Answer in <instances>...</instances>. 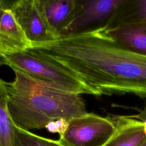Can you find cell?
<instances>
[{
	"mask_svg": "<svg viewBox=\"0 0 146 146\" xmlns=\"http://www.w3.org/2000/svg\"><path fill=\"white\" fill-rule=\"evenodd\" d=\"M29 48L78 76L101 96L146 98V56L124 48L102 29L32 43Z\"/></svg>",
	"mask_w": 146,
	"mask_h": 146,
	"instance_id": "1",
	"label": "cell"
},
{
	"mask_svg": "<svg viewBox=\"0 0 146 146\" xmlns=\"http://www.w3.org/2000/svg\"><path fill=\"white\" fill-rule=\"evenodd\" d=\"M15 79L6 82L7 105L15 125L29 131L44 128L51 121H68L85 115L86 106L80 95L61 86L11 68Z\"/></svg>",
	"mask_w": 146,
	"mask_h": 146,
	"instance_id": "2",
	"label": "cell"
},
{
	"mask_svg": "<svg viewBox=\"0 0 146 146\" xmlns=\"http://www.w3.org/2000/svg\"><path fill=\"white\" fill-rule=\"evenodd\" d=\"M8 66L30 75L58 84L70 92L80 95H101L78 76L58 65L38 51L29 48L6 56Z\"/></svg>",
	"mask_w": 146,
	"mask_h": 146,
	"instance_id": "3",
	"label": "cell"
},
{
	"mask_svg": "<svg viewBox=\"0 0 146 146\" xmlns=\"http://www.w3.org/2000/svg\"><path fill=\"white\" fill-rule=\"evenodd\" d=\"M115 129L114 117L87 112L70 121L66 132L58 140L66 146H104Z\"/></svg>",
	"mask_w": 146,
	"mask_h": 146,
	"instance_id": "4",
	"label": "cell"
},
{
	"mask_svg": "<svg viewBox=\"0 0 146 146\" xmlns=\"http://www.w3.org/2000/svg\"><path fill=\"white\" fill-rule=\"evenodd\" d=\"M123 0H76L73 18L60 36L104 28Z\"/></svg>",
	"mask_w": 146,
	"mask_h": 146,
	"instance_id": "5",
	"label": "cell"
},
{
	"mask_svg": "<svg viewBox=\"0 0 146 146\" xmlns=\"http://www.w3.org/2000/svg\"><path fill=\"white\" fill-rule=\"evenodd\" d=\"M11 9L30 44L58 38L49 26L38 0L11 1Z\"/></svg>",
	"mask_w": 146,
	"mask_h": 146,
	"instance_id": "6",
	"label": "cell"
},
{
	"mask_svg": "<svg viewBox=\"0 0 146 146\" xmlns=\"http://www.w3.org/2000/svg\"><path fill=\"white\" fill-rule=\"evenodd\" d=\"M11 1L0 0V43L5 56L23 51L30 43L11 9Z\"/></svg>",
	"mask_w": 146,
	"mask_h": 146,
	"instance_id": "7",
	"label": "cell"
},
{
	"mask_svg": "<svg viewBox=\"0 0 146 146\" xmlns=\"http://www.w3.org/2000/svg\"><path fill=\"white\" fill-rule=\"evenodd\" d=\"M45 18L59 37L71 22L76 9V0H38Z\"/></svg>",
	"mask_w": 146,
	"mask_h": 146,
	"instance_id": "8",
	"label": "cell"
},
{
	"mask_svg": "<svg viewBox=\"0 0 146 146\" xmlns=\"http://www.w3.org/2000/svg\"><path fill=\"white\" fill-rule=\"evenodd\" d=\"M115 133L104 146H139L145 139L143 123L128 116L114 117Z\"/></svg>",
	"mask_w": 146,
	"mask_h": 146,
	"instance_id": "9",
	"label": "cell"
},
{
	"mask_svg": "<svg viewBox=\"0 0 146 146\" xmlns=\"http://www.w3.org/2000/svg\"><path fill=\"white\" fill-rule=\"evenodd\" d=\"M104 33L127 50L146 56V23L118 26Z\"/></svg>",
	"mask_w": 146,
	"mask_h": 146,
	"instance_id": "10",
	"label": "cell"
},
{
	"mask_svg": "<svg viewBox=\"0 0 146 146\" xmlns=\"http://www.w3.org/2000/svg\"><path fill=\"white\" fill-rule=\"evenodd\" d=\"M146 23V0H123L103 30Z\"/></svg>",
	"mask_w": 146,
	"mask_h": 146,
	"instance_id": "11",
	"label": "cell"
},
{
	"mask_svg": "<svg viewBox=\"0 0 146 146\" xmlns=\"http://www.w3.org/2000/svg\"><path fill=\"white\" fill-rule=\"evenodd\" d=\"M14 125L7 109L6 82L0 78V146H15Z\"/></svg>",
	"mask_w": 146,
	"mask_h": 146,
	"instance_id": "12",
	"label": "cell"
},
{
	"mask_svg": "<svg viewBox=\"0 0 146 146\" xmlns=\"http://www.w3.org/2000/svg\"><path fill=\"white\" fill-rule=\"evenodd\" d=\"M14 128L15 146H66L59 140L40 136L15 124Z\"/></svg>",
	"mask_w": 146,
	"mask_h": 146,
	"instance_id": "13",
	"label": "cell"
},
{
	"mask_svg": "<svg viewBox=\"0 0 146 146\" xmlns=\"http://www.w3.org/2000/svg\"><path fill=\"white\" fill-rule=\"evenodd\" d=\"M70 121L64 119H58L48 123L44 128L50 133H58L59 138L62 137L66 132Z\"/></svg>",
	"mask_w": 146,
	"mask_h": 146,
	"instance_id": "14",
	"label": "cell"
},
{
	"mask_svg": "<svg viewBox=\"0 0 146 146\" xmlns=\"http://www.w3.org/2000/svg\"><path fill=\"white\" fill-rule=\"evenodd\" d=\"M131 117L136 119L138 120H140L143 123L144 125V131L146 134V104L144 108L140 111V112L137 115H129Z\"/></svg>",
	"mask_w": 146,
	"mask_h": 146,
	"instance_id": "15",
	"label": "cell"
},
{
	"mask_svg": "<svg viewBox=\"0 0 146 146\" xmlns=\"http://www.w3.org/2000/svg\"><path fill=\"white\" fill-rule=\"evenodd\" d=\"M3 65L8 66V62L6 59V56L5 55L1 44L0 43V66H3Z\"/></svg>",
	"mask_w": 146,
	"mask_h": 146,
	"instance_id": "16",
	"label": "cell"
},
{
	"mask_svg": "<svg viewBox=\"0 0 146 146\" xmlns=\"http://www.w3.org/2000/svg\"><path fill=\"white\" fill-rule=\"evenodd\" d=\"M139 146H146V138H145V139L144 140V141L140 145H139Z\"/></svg>",
	"mask_w": 146,
	"mask_h": 146,
	"instance_id": "17",
	"label": "cell"
}]
</instances>
